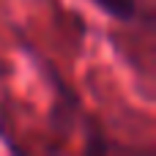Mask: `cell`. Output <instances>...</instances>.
<instances>
[{
	"label": "cell",
	"instance_id": "obj_1",
	"mask_svg": "<svg viewBox=\"0 0 156 156\" xmlns=\"http://www.w3.org/2000/svg\"><path fill=\"white\" fill-rule=\"evenodd\" d=\"M88 3H93L101 14L118 22H134L140 11V0H88Z\"/></svg>",
	"mask_w": 156,
	"mask_h": 156
}]
</instances>
